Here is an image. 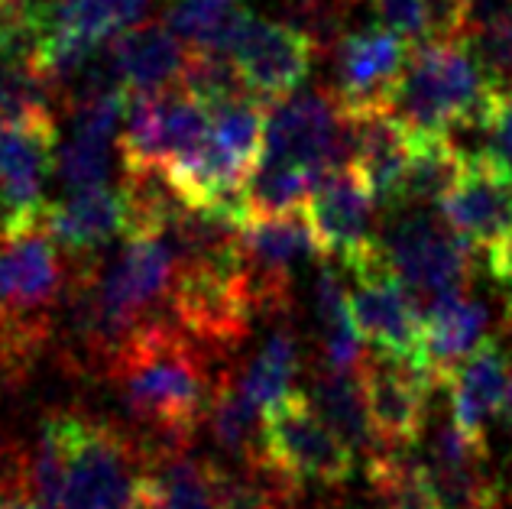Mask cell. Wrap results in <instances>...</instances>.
Instances as JSON below:
<instances>
[{"mask_svg":"<svg viewBox=\"0 0 512 509\" xmlns=\"http://www.w3.org/2000/svg\"><path fill=\"white\" fill-rule=\"evenodd\" d=\"M367 474L383 509H444L431 471L412 448L370 454Z\"/></svg>","mask_w":512,"mask_h":509,"instance_id":"cell-21","label":"cell"},{"mask_svg":"<svg viewBox=\"0 0 512 509\" xmlns=\"http://www.w3.org/2000/svg\"><path fill=\"white\" fill-rule=\"evenodd\" d=\"M111 367L130 415L163 438L169 458H175V448L198 432L214 399L192 334L150 321L111 354Z\"/></svg>","mask_w":512,"mask_h":509,"instance_id":"cell-1","label":"cell"},{"mask_svg":"<svg viewBox=\"0 0 512 509\" xmlns=\"http://www.w3.org/2000/svg\"><path fill=\"white\" fill-rule=\"evenodd\" d=\"M357 377L367 399L376 451H406L419 445L428 425V399L435 380L422 367L383 354L363 360Z\"/></svg>","mask_w":512,"mask_h":509,"instance_id":"cell-8","label":"cell"},{"mask_svg":"<svg viewBox=\"0 0 512 509\" xmlns=\"http://www.w3.org/2000/svg\"><path fill=\"white\" fill-rule=\"evenodd\" d=\"M354 124V169L367 179L376 202L396 208L402 189V176L409 169L415 133L389 111V107H373V111L350 114Z\"/></svg>","mask_w":512,"mask_h":509,"instance_id":"cell-15","label":"cell"},{"mask_svg":"<svg viewBox=\"0 0 512 509\" xmlns=\"http://www.w3.org/2000/svg\"><path fill=\"white\" fill-rule=\"evenodd\" d=\"M111 56L130 95H159L179 85L188 46L166 23H137L111 39Z\"/></svg>","mask_w":512,"mask_h":509,"instance_id":"cell-18","label":"cell"},{"mask_svg":"<svg viewBox=\"0 0 512 509\" xmlns=\"http://www.w3.org/2000/svg\"><path fill=\"white\" fill-rule=\"evenodd\" d=\"M500 95L474 59L467 36L451 43H419L389 98L412 133H451V127H480Z\"/></svg>","mask_w":512,"mask_h":509,"instance_id":"cell-2","label":"cell"},{"mask_svg":"<svg viewBox=\"0 0 512 509\" xmlns=\"http://www.w3.org/2000/svg\"><path fill=\"white\" fill-rule=\"evenodd\" d=\"M487 266H490L493 283L506 292L509 308H512V237L506 240L503 247H496V250L487 253Z\"/></svg>","mask_w":512,"mask_h":509,"instance_id":"cell-33","label":"cell"},{"mask_svg":"<svg viewBox=\"0 0 512 509\" xmlns=\"http://www.w3.org/2000/svg\"><path fill=\"white\" fill-rule=\"evenodd\" d=\"M146 487L156 509H221L214 490V464L166 458L156 471H146Z\"/></svg>","mask_w":512,"mask_h":509,"instance_id":"cell-27","label":"cell"},{"mask_svg":"<svg viewBox=\"0 0 512 509\" xmlns=\"http://www.w3.org/2000/svg\"><path fill=\"white\" fill-rule=\"evenodd\" d=\"M386 30L409 39L412 46L425 43V0H370Z\"/></svg>","mask_w":512,"mask_h":509,"instance_id":"cell-31","label":"cell"},{"mask_svg":"<svg viewBox=\"0 0 512 509\" xmlns=\"http://www.w3.org/2000/svg\"><path fill=\"white\" fill-rule=\"evenodd\" d=\"M312 36L299 26L269 23L247 17L240 23L237 36L227 46V56L234 59L244 88L253 101L273 107L292 98V91L305 82L312 69Z\"/></svg>","mask_w":512,"mask_h":509,"instance_id":"cell-9","label":"cell"},{"mask_svg":"<svg viewBox=\"0 0 512 509\" xmlns=\"http://www.w3.org/2000/svg\"><path fill=\"white\" fill-rule=\"evenodd\" d=\"M480 130L487 133V153L512 172V91L496 95Z\"/></svg>","mask_w":512,"mask_h":509,"instance_id":"cell-32","label":"cell"},{"mask_svg":"<svg viewBox=\"0 0 512 509\" xmlns=\"http://www.w3.org/2000/svg\"><path fill=\"white\" fill-rule=\"evenodd\" d=\"M444 218L470 247L490 253L512 237V172L483 150L467 156V169L444 198Z\"/></svg>","mask_w":512,"mask_h":509,"instance_id":"cell-11","label":"cell"},{"mask_svg":"<svg viewBox=\"0 0 512 509\" xmlns=\"http://www.w3.org/2000/svg\"><path fill=\"white\" fill-rule=\"evenodd\" d=\"M169 4H172V0H169Z\"/></svg>","mask_w":512,"mask_h":509,"instance_id":"cell-36","label":"cell"},{"mask_svg":"<svg viewBox=\"0 0 512 509\" xmlns=\"http://www.w3.org/2000/svg\"><path fill=\"white\" fill-rule=\"evenodd\" d=\"M467 169V153L454 146L448 133H415L409 169L402 176L396 208L444 205Z\"/></svg>","mask_w":512,"mask_h":509,"instance_id":"cell-20","label":"cell"},{"mask_svg":"<svg viewBox=\"0 0 512 509\" xmlns=\"http://www.w3.org/2000/svg\"><path fill=\"white\" fill-rule=\"evenodd\" d=\"M383 250L412 302L419 305L422 321L431 308L467 296L474 247L454 231L448 218H438L428 208H409L389 227Z\"/></svg>","mask_w":512,"mask_h":509,"instance_id":"cell-4","label":"cell"},{"mask_svg":"<svg viewBox=\"0 0 512 509\" xmlns=\"http://www.w3.org/2000/svg\"><path fill=\"white\" fill-rule=\"evenodd\" d=\"M496 422H500V425L506 428V432L512 435V380H509V390H506L503 409H500V419H496Z\"/></svg>","mask_w":512,"mask_h":509,"instance_id":"cell-35","label":"cell"},{"mask_svg":"<svg viewBox=\"0 0 512 509\" xmlns=\"http://www.w3.org/2000/svg\"><path fill=\"white\" fill-rule=\"evenodd\" d=\"M56 153V124L4 127L0 133V224L39 218L43 182Z\"/></svg>","mask_w":512,"mask_h":509,"instance_id":"cell-14","label":"cell"},{"mask_svg":"<svg viewBox=\"0 0 512 509\" xmlns=\"http://www.w3.org/2000/svg\"><path fill=\"white\" fill-rule=\"evenodd\" d=\"M52 91L56 85L36 62H0V120L4 127L56 124Z\"/></svg>","mask_w":512,"mask_h":509,"instance_id":"cell-25","label":"cell"},{"mask_svg":"<svg viewBox=\"0 0 512 509\" xmlns=\"http://www.w3.org/2000/svg\"><path fill=\"white\" fill-rule=\"evenodd\" d=\"M312 406L315 412L325 419L338 438L350 451H376V438L370 428V415H367V399H363V386L357 370L354 373H321L312 386Z\"/></svg>","mask_w":512,"mask_h":509,"instance_id":"cell-23","label":"cell"},{"mask_svg":"<svg viewBox=\"0 0 512 509\" xmlns=\"http://www.w3.org/2000/svg\"><path fill=\"white\" fill-rule=\"evenodd\" d=\"M211 428L218 445L231 454H244V458H260V438H253L256 432H263V412L250 403V396L244 393V386L234 380H221L214 386L211 399Z\"/></svg>","mask_w":512,"mask_h":509,"instance_id":"cell-28","label":"cell"},{"mask_svg":"<svg viewBox=\"0 0 512 509\" xmlns=\"http://www.w3.org/2000/svg\"><path fill=\"white\" fill-rule=\"evenodd\" d=\"M412 56V43L386 26H370L341 39L338 49V101L344 111L389 107Z\"/></svg>","mask_w":512,"mask_h":509,"instance_id":"cell-12","label":"cell"},{"mask_svg":"<svg viewBox=\"0 0 512 509\" xmlns=\"http://www.w3.org/2000/svg\"><path fill=\"white\" fill-rule=\"evenodd\" d=\"M266 163L305 169L318 182L334 169L354 166V124L341 101L325 95H292L266 111Z\"/></svg>","mask_w":512,"mask_h":509,"instance_id":"cell-7","label":"cell"},{"mask_svg":"<svg viewBox=\"0 0 512 509\" xmlns=\"http://www.w3.org/2000/svg\"><path fill=\"white\" fill-rule=\"evenodd\" d=\"M62 445V509H133L146 467L111 425L82 415L46 419Z\"/></svg>","mask_w":512,"mask_h":509,"instance_id":"cell-3","label":"cell"},{"mask_svg":"<svg viewBox=\"0 0 512 509\" xmlns=\"http://www.w3.org/2000/svg\"><path fill=\"white\" fill-rule=\"evenodd\" d=\"M512 380V367L500 344L487 341L457 367L444 390L451 396V419L464 435L487 445V425L500 419L503 399Z\"/></svg>","mask_w":512,"mask_h":509,"instance_id":"cell-17","label":"cell"},{"mask_svg":"<svg viewBox=\"0 0 512 509\" xmlns=\"http://www.w3.org/2000/svg\"><path fill=\"white\" fill-rule=\"evenodd\" d=\"M46 231L52 240L69 250L72 257H91L104 244H111L117 234H127V198L120 189H88L69 192L59 202L46 205L43 211Z\"/></svg>","mask_w":512,"mask_h":509,"instance_id":"cell-16","label":"cell"},{"mask_svg":"<svg viewBox=\"0 0 512 509\" xmlns=\"http://www.w3.org/2000/svg\"><path fill=\"white\" fill-rule=\"evenodd\" d=\"M315 185L318 179L308 176L305 169L260 159L244 192V214L247 218H279V214L305 211Z\"/></svg>","mask_w":512,"mask_h":509,"instance_id":"cell-24","label":"cell"},{"mask_svg":"<svg viewBox=\"0 0 512 509\" xmlns=\"http://www.w3.org/2000/svg\"><path fill=\"white\" fill-rule=\"evenodd\" d=\"M344 266L354 279L347 299L360 338L373 344L376 354L425 370V321L389 263L383 240Z\"/></svg>","mask_w":512,"mask_h":509,"instance_id":"cell-5","label":"cell"},{"mask_svg":"<svg viewBox=\"0 0 512 509\" xmlns=\"http://www.w3.org/2000/svg\"><path fill=\"white\" fill-rule=\"evenodd\" d=\"M487 331L490 308L470 296L431 308L425 315V370L435 386L448 383L451 373L490 341Z\"/></svg>","mask_w":512,"mask_h":509,"instance_id":"cell-19","label":"cell"},{"mask_svg":"<svg viewBox=\"0 0 512 509\" xmlns=\"http://www.w3.org/2000/svg\"><path fill=\"white\" fill-rule=\"evenodd\" d=\"M0 509H39V503L33 500V493L26 490H0Z\"/></svg>","mask_w":512,"mask_h":509,"instance_id":"cell-34","label":"cell"},{"mask_svg":"<svg viewBox=\"0 0 512 509\" xmlns=\"http://www.w3.org/2000/svg\"><path fill=\"white\" fill-rule=\"evenodd\" d=\"M467 43L487 82L500 91H512V20L480 26V30L467 33Z\"/></svg>","mask_w":512,"mask_h":509,"instance_id":"cell-30","label":"cell"},{"mask_svg":"<svg viewBox=\"0 0 512 509\" xmlns=\"http://www.w3.org/2000/svg\"><path fill=\"white\" fill-rule=\"evenodd\" d=\"M295 373H299V347H295V338L289 331H276L269 334V341L256 354L240 386L250 396V403L260 412H266L295 393L292 390Z\"/></svg>","mask_w":512,"mask_h":509,"instance_id":"cell-26","label":"cell"},{"mask_svg":"<svg viewBox=\"0 0 512 509\" xmlns=\"http://www.w3.org/2000/svg\"><path fill=\"white\" fill-rule=\"evenodd\" d=\"M111 146L114 140L91 137V133H72V140L56 153V176L69 192L104 189L111 172Z\"/></svg>","mask_w":512,"mask_h":509,"instance_id":"cell-29","label":"cell"},{"mask_svg":"<svg viewBox=\"0 0 512 509\" xmlns=\"http://www.w3.org/2000/svg\"><path fill=\"white\" fill-rule=\"evenodd\" d=\"M354 458L357 454L315 412L308 396L292 393L263 412L260 461L286 484H344L354 474Z\"/></svg>","mask_w":512,"mask_h":509,"instance_id":"cell-6","label":"cell"},{"mask_svg":"<svg viewBox=\"0 0 512 509\" xmlns=\"http://www.w3.org/2000/svg\"><path fill=\"white\" fill-rule=\"evenodd\" d=\"M315 318L325 344V364L334 373H354L363 364L360 331L350 315L347 289L331 266H321L315 279Z\"/></svg>","mask_w":512,"mask_h":509,"instance_id":"cell-22","label":"cell"},{"mask_svg":"<svg viewBox=\"0 0 512 509\" xmlns=\"http://www.w3.org/2000/svg\"><path fill=\"white\" fill-rule=\"evenodd\" d=\"M425 467L444 500V509H500L503 490L490 474L487 445L464 435L448 415L428 438Z\"/></svg>","mask_w":512,"mask_h":509,"instance_id":"cell-13","label":"cell"},{"mask_svg":"<svg viewBox=\"0 0 512 509\" xmlns=\"http://www.w3.org/2000/svg\"><path fill=\"white\" fill-rule=\"evenodd\" d=\"M373 205L376 195L354 166L328 172L305 205L321 253L347 263L380 244L373 237Z\"/></svg>","mask_w":512,"mask_h":509,"instance_id":"cell-10","label":"cell"}]
</instances>
